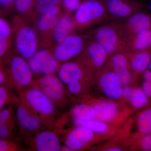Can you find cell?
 Instances as JSON below:
<instances>
[{
    "label": "cell",
    "instance_id": "6da1fadb",
    "mask_svg": "<svg viewBox=\"0 0 151 151\" xmlns=\"http://www.w3.org/2000/svg\"><path fill=\"white\" fill-rule=\"evenodd\" d=\"M19 99L45 126L50 127L57 122V107L43 92L30 86L18 92Z\"/></svg>",
    "mask_w": 151,
    "mask_h": 151
},
{
    "label": "cell",
    "instance_id": "7a4b0ae2",
    "mask_svg": "<svg viewBox=\"0 0 151 151\" xmlns=\"http://www.w3.org/2000/svg\"><path fill=\"white\" fill-rule=\"evenodd\" d=\"M94 40L100 44L109 56L126 51L127 38L122 25L110 24L103 25L94 31Z\"/></svg>",
    "mask_w": 151,
    "mask_h": 151
},
{
    "label": "cell",
    "instance_id": "3957f363",
    "mask_svg": "<svg viewBox=\"0 0 151 151\" xmlns=\"http://www.w3.org/2000/svg\"><path fill=\"white\" fill-rule=\"evenodd\" d=\"M8 58L5 68L11 88L19 92L31 86L33 73L28 63L21 56L14 55Z\"/></svg>",
    "mask_w": 151,
    "mask_h": 151
},
{
    "label": "cell",
    "instance_id": "277c9868",
    "mask_svg": "<svg viewBox=\"0 0 151 151\" xmlns=\"http://www.w3.org/2000/svg\"><path fill=\"white\" fill-rule=\"evenodd\" d=\"M108 16L105 0H86L76 11L75 20L83 26H95Z\"/></svg>",
    "mask_w": 151,
    "mask_h": 151
},
{
    "label": "cell",
    "instance_id": "5b68a950",
    "mask_svg": "<svg viewBox=\"0 0 151 151\" xmlns=\"http://www.w3.org/2000/svg\"><path fill=\"white\" fill-rule=\"evenodd\" d=\"M31 86H35L43 92L55 106L61 107L66 100V93L64 84L58 76L54 74L43 76L33 81Z\"/></svg>",
    "mask_w": 151,
    "mask_h": 151
},
{
    "label": "cell",
    "instance_id": "8992f818",
    "mask_svg": "<svg viewBox=\"0 0 151 151\" xmlns=\"http://www.w3.org/2000/svg\"><path fill=\"white\" fill-rule=\"evenodd\" d=\"M12 102L16 106L15 116L16 123L23 134L31 136L46 127L37 116L22 103L18 96H14Z\"/></svg>",
    "mask_w": 151,
    "mask_h": 151
},
{
    "label": "cell",
    "instance_id": "52a82bcc",
    "mask_svg": "<svg viewBox=\"0 0 151 151\" xmlns=\"http://www.w3.org/2000/svg\"><path fill=\"white\" fill-rule=\"evenodd\" d=\"M28 63L33 73L43 76L54 74L59 68L58 61L45 50L36 52Z\"/></svg>",
    "mask_w": 151,
    "mask_h": 151
},
{
    "label": "cell",
    "instance_id": "ba28073f",
    "mask_svg": "<svg viewBox=\"0 0 151 151\" xmlns=\"http://www.w3.org/2000/svg\"><path fill=\"white\" fill-rule=\"evenodd\" d=\"M55 50L54 56L58 61L66 62L82 51L84 40L77 35H69L65 38Z\"/></svg>",
    "mask_w": 151,
    "mask_h": 151
},
{
    "label": "cell",
    "instance_id": "9c48e42d",
    "mask_svg": "<svg viewBox=\"0 0 151 151\" xmlns=\"http://www.w3.org/2000/svg\"><path fill=\"white\" fill-rule=\"evenodd\" d=\"M29 139V145L36 151H59L62 146L56 133L50 130H41Z\"/></svg>",
    "mask_w": 151,
    "mask_h": 151
},
{
    "label": "cell",
    "instance_id": "30bf717a",
    "mask_svg": "<svg viewBox=\"0 0 151 151\" xmlns=\"http://www.w3.org/2000/svg\"><path fill=\"white\" fill-rule=\"evenodd\" d=\"M15 43L20 56L24 59H30L36 52L37 37L35 31L29 27L20 29L16 37Z\"/></svg>",
    "mask_w": 151,
    "mask_h": 151
},
{
    "label": "cell",
    "instance_id": "8fae6325",
    "mask_svg": "<svg viewBox=\"0 0 151 151\" xmlns=\"http://www.w3.org/2000/svg\"><path fill=\"white\" fill-rule=\"evenodd\" d=\"M99 85L102 92L110 100H118L122 97L124 86L113 70H107L101 75Z\"/></svg>",
    "mask_w": 151,
    "mask_h": 151
},
{
    "label": "cell",
    "instance_id": "7c38bea8",
    "mask_svg": "<svg viewBox=\"0 0 151 151\" xmlns=\"http://www.w3.org/2000/svg\"><path fill=\"white\" fill-rule=\"evenodd\" d=\"M94 133L81 126H76L66 135L64 145L70 151H77L84 148L93 139Z\"/></svg>",
    "mask_w": 151,
    "mask_h": 151
},
{
    "label": "cell",
    "instance_id": "4fadbf2b",
    "mask_svg": "<svg viewBox=\"0 0 151 151\" xmlns=\"http://www.w3.org/2000/svg\"><path fill=\"white\" fill-rule=\"evenodd\" d=\"M122 25L127 39L143 31L151 29V18L145 13L137 12L128 18Z\"/></svg>",
    "mask_w": 151,
    "mask_h": 151
},
{
    "label": "cell",
    "instance_id": "5bb4252c",
    "mask_svg": "<svg viewBox=\"0 0 151 151\" xmlns=\"http://www.w3.org/2000/svg\"><path fill=\"white\" fill-rule=\"evenodd\" d=\"M105 5L108 14L114 19H127L137 12L135 3L130 0H105Z\"/></svg>",
    "mask_w": 151,
    "mask_h": 151
},
{
    "label": "cell",
    "instance_id": "9a60e30c",
    "mask_svg": "<svg viewBox=\"0 0 151 151\" xmlns=\"http://www.w3.org/2000/svg\"><path fill=\"white\" fill-rule=\"evenodd\" d=\"M111 65L113 70L119 76L123 86L129 85L132 80L128 55L119 52L111 55Z\"/></svg>",
    "mask_w": 151,
    "mask_h": 151
},
{
    "label": "cell",
    "instance_id": "2e32d148",
    "mask_svg": "<svg viewBox=\"0 0 151 151\" xmlns=\"http://www.w3.org/2000/svg\"><path fill=\"white\" fill-rule=\"evenodd\" d=\"M92 106L95 111L94 119L107 124L113 122L119 114V106L113 100H101Z\"/></svg>",
    "mask_w": 151,
    "mask_h": 151
},
{
    "label": "cell",
    "instance_id": "e0dca14e",
    "mask_svg": "<svg viewBox=\"0 0 151 151\" xmlns=\"http://www.w3.org/2000/svg\"><path fill=\"white\" fill-rule=\"evenodd\" d=\"M58 76L63 83L67 85L73 81L81 80L84 73L77 63L73 62H65L58 70Z\"/></svg>",
    "mask_w": 151,
    "mask_h": 151
},
{
    "label": "cell",
    "instance_id": "ac0fdd59",
    "mask_svg": "<svg viewBox=\"0 0 151 151\" xmlns=\"http://www.w3.org/2000/svg\"><path fill=\"white\" fill-rule=\"evenodd\" d=\"M151 47V29H149L143 31L127 39L126 51L137 52L148 50Z\"/></svg>",
    "mask_w": 151,
    "mask_h": 151
},
{
    "label": "cell",
    "instance_id": "d6986e66",
    "mask_svg": "<svg viewBox=\"0 0 151 151\" xmlns=\"http://www.w3.org/2000/svg\"><path fill=\"white\" fill-rule=\"evenodd\" d=\"M129 55L130 68L136 73L144 72L151 61V53L148 50L133 52Z\"/></svg>",
    "mask_w": 151,
    "mask_h": 151
},
{
    "label": "cell",
    "instance_id": "ffe728a7",
    "mask_svg": "<svg viewBox=\"0 0 151 151\" xmlns=\"http://www.w3.org/2000/svg\"><path fill=\"white\" fill-rule=\"evenodd\" d=\"M87 52L92 64L97 68L103 67L109 56L103 46L94 40L88 45Z\"/></svg>",
    "mask_w": 151,
    "mask_h": 151
},
{
    "label": "cell",
    "instance_id": "44dd1931",
    "mask_svg": "<svg viewBox=\"0 0 151 151\" xmlns=\"http://www.w3.org/2000/svg\"><path fill=\"white\" fill-rule=\"evenodd\" d=\"M74 25V22L70 17L68 16L63 17L55 27L53 34L54 40L58 43H60L69 35Z\"/></svg>",
    "mask_w": 151,
    "mask_h": 151
},
{
    "label": "cell",
    "instance_id": "7402d4cb",
    "mask_svg": "<svg viewBox=\"0 0 151 151\" xmlns=\"http://www.w3.org/2000/svg\"><path fill=\"white\" fill-rule=\"evenodd\" d=\"M59 9L56 6L43 13L38 22L37 28L40 30L45 31L55 27L58 22L57 17Z\"/></svg>",
    "mask_w": 151,
    "mask_h": 151
},
{
    "label": "cell",
    "instance_id": "603a6c76",
    "mask_svg": "<svg viewBox=\"0 0 151 151\" xmlns=\"http://www.w3.org/2000/svg\"><path fill=\"white\" fill-rule=\"evenodd\" d=\"M73 124L76 126H81L87 128L94 134H105L109 131L108 124L95 119L86 121L74 119Z\"/></svg>",
    "mask_w": 151,
    "mask_h": 151
},
{
    "label": "cell",
    "instance_id": "cb8c5ba5",
    "mask_svg": "<svg viewBox=\"0 0 151 151\" xmlns=\"http://www.w3.org/2000/svg\"><path fill=\"white\" fill-rule=\"evenodd\" d=\"M73 119L86 121L95 118V111L92 105L81 103L73 106L71 110Z\"/></svg>",
    "mask_w": 151,
    "mask_h": 151
},
{
    "label": "cell",
    "instance_id": "d4e9b609",
    "mask_svg": "<svg viewBox=\"0 0 151 151\" xmlns=\"http://www.w3.org/2000/svg\"><path fill=\"white\" fill-rule=\"evenodd\" d=\"M128 101L134 108H141L148 103L149 97L142 89L133 88L132 94Z\"/></svg>",
    "mask_w": 151,
    "mask_h": 151
},
{
    "label": "cell",
    "instance_id": "484cf974",
    "mask_svg": "<svg viewBox=\"0 0 151 151\" xmlns=\"http://www.w3.org/2000/svg\"><path fill=\"white\" fill-rule=\"evenodd\" d=\"M138 127L141 134L145 135L151 133V108L140 113L138 117Z\"/></svg>",
    "mask_w": 151,
    "mask_h": 151
},
{
    "label": "cell",
    "instance_id": "4316f807",
    "mask_svg": "<svg viewBox=\"0 0 151 151\" xmlns=\"http://www.w3.org/2000/svg\"><path fill=\"white\" fill-rule=\"evenodd\" d=\"M11 89L8 86L0 85V111L12 102L14 96L11 94Z\"/></svg>",
    "mask_w": 151,
    "mask_h": 151
},
{
    "label": "cell",
    "instance_id": "83f0119b",
    "mask_svg": "<svg viewBox=\"0 0 151 151\" xmlns=\"http://www.w3.org/2000/svg\"><path fill=\"white\" fill-rule=\"evenodd\" d=\"M16 121L0 126V139L11 140L13 137Z\"/></svg>",
    "mask_w": 151,
    "mask_h": 151
},
{
    "label": "cell",
    "instance_id": "f1b7e54d",
    "mask_svg": "<svg viewBox=\"0 0 151 151\" xmlns=\"http://www.w3.org/2000/svg\"><path fill=\"white\" fill-rule=\"evenodd\" d=\"M61 0H37L36 9L40 13H44L47 11L57 6Z\"/></svg>",
    "mask_w": 151,
    "mask_h": 151
},
{
    "label": "cell",
    "instance_id": "f546056e",
    "mask_svg": "<svg viewBox=\"0 0 151 151\" xmlns=\"http://www.w3.org/2000/svg\"><path fill=\"white\" fill-rule=\"evenodd\" d=\"M15 119L14 113L11 107L0 111V126L16 121Z\"/></svg>",
    "mask_w": 151,
    "mask_h": 151
},
{
    "label": "cell",
    "instance_id": "4dcf8cb0",
    "mask_svg": "<svg viewBox=\"0 0 151 151\" xmlns=\"http://www.w3.org/2000/svg\"><path fill=\"white\" fill-rule=\"evenodd\" d=\"M19 150H20V148L13 141L0 139V151Z\"/></svg>",
    "mask_w": 151,
    "mask_h": 151
},
{
    "label": "cell",
    "instance_id": "1f68e13d",
    "mask_svg": "<svg viewBox=\"0 0 151 151\" xmlns=\"http://www.w3.org/2000/svg\"><path fill=\"white\" fill-rule=\"evenodd\" d=\"M34 0H14V6L16 10L19 12H27L32 6Z\"/></svg>",
    "mask_w": 151,
    "mask_h": 151
},
{
    "label": "cell",
    "instance_id": "d6a6232c",
    "mask_svg": "<svg viewBox=\"0 0 151 151\" xmlns=\"http://www.w3.org/2000/svg\"><path fill=\"white\" fill-rule=\"evenodd\" d=\"M66 85L68 91L73 95H77L79 94L81 92L83 87L81 80L73 81Z\"/></svg>",
    "mask_w": 151,
    "mask_h": 151
},
{
    "label": "cell",
    "instance_id": "836d02e7",
    "mask_svg": "<svg viewBox=\"0 0 151 151\" xmlns=\"http://www.w3.org/2000/svg\"><path fill=\"white\" fill-rule=\"evenodd\" d=\"M11 34L12 30L10 25L4 19L0 17V35L9 38Z\"/></svg>",
    "mask_w": 151,
    "mask_h": 151
},
{
    "label": "cell",
    "instance_id": "e575fe53",
    "mask_svg": "<svg viewBox=\"0 0 151 151\" xmlns=\"http://www.w3.org/2000/svg\"><path fill=\"white\" fill-rule=\"evenodd\" d=\"M9 38L0 35V61L6 54L8 50L9 42Z\"/></svg>",
    "mask_w": 151,
    "mask_h": 151
},
{
    "label": "cell",
    "instance_id": "d590c367",
    "mask_svg": "<svg viewBox=\"0 0 151 151\" xmlns=\"http://www.w3.org/2000/svg\"><path fill=\"white\" fill-rule=\"evenodd\" d=\"M63 5L69 12L76 11L80 6V0H62Z\"/></svg>",
    "mask_w": 151,
    "mask_h": 151
},
{
    "label": "cell",
    "instance_id": "8d00e7d4",
    "mask_svg": "<svg viewBox=\"0 0 151 151\" xmlns=\"http://www.w3.org/2000/svg\"><path fill=\"white\" fill-rule=\"evenodd\" d=\"M0 85H5L10 87L6 68L4 67L3 61H0Z\"/></svg>",
    "mask_w": 151,
    "mask_h": 151
},
{
    "label": "cell",
    "instance_id": "74e56055",
    "mask_svg": "<svg viewBox=\"0 0 151 151\" xmlns=\"http://www.w3.org/2000/svg\"><path fill=\"white\" fill-rule=\"evenodd\" d=\"M141 147L145 150L151 151V133L145 134L140 141Z\"/></svg>",
    "mask_w": 151,
    "mask_h": 151
},
{
    "label": "cell",
    "instance_id": "f35d334b",
    "mask_svg": "<svg viewBox=\"0 0 151 151\" xmlns=\"http://www.w3.org/2000/svg\"><path fill=\"white\" fill-rule=\"evenodd\" d=\"M133 89V88L129 85L124 86L122 91V97L128 101L132 94Z\"/></svg>",
    "mask_w": 151,
    "mask_h": 151
},
{
    "label": "cell",
    "instance_id": "ab89813d",
    "mask_svg": "<svg viewBox=\"0 0 151 151\" xmlns=\"http://www.w3.org/2000/svg\"><path fill=\"white\" fill-rule=\"evenodd\" d=\"M143 92L149 97H151V83L149 81H145L142 84V88Z\"/></svg>",
    "mask_w": 151,
    "mask_h": 151
},
{
    "label": "cell",
    "instance_id": "60d3db41",
    "mask_svg": "<svg viewBox=\"0 0 151 151\" xmlns=\"http://www.w3.org/2000/svg\"><path fill=\"white\" fill-rule=\"evenodd\" d=\"M143 78L145 81H149L151 83V70H145L143 73Z\"/></svg>",
    "mask_w": 151,
    "mask_h": 151
},
{
    "label": "cell",
    "instance_id": "b9f144b4",
    "mask_svg": "<svg viewBox=\"0 0 151 151\" xmlns=\"http://www.w3.org/2000/svg\"><path fill=\"white\" fill-rule=\"evenodd\" d=\"M13 0H0V5H7L12 1Z\"/></svg>",
    "mask_w": 151,
    "mask_h": 151
},
{
    "label": "cell",
    "instance_id": "7bdbcfd3",
    "mask_svg": "<svg viewBox=\"0 0 151 151\" xmlns=\"http://www.w3.org/2000/svg\"><path fill=\"white\" fill-rule=\"evenodd\" d=\"M122 150V149L120 148L116 147L109 148L107 149V150H106V151H120Z\"/></svg>",
    "mask_w": 151,
    "mask_h": 151
},
{
    "label": "cell",
    "instance_id": "ee69618b",
    "mask_svg": "<svg viewBox=\"0 0 151 151\" xmlns=\"http://www.w3.org/2000/svg\"><path fill=\"white\" fill-rule=\"evenodd\" d=\"M149 9L151 13V0H150L149 3Z\"/></svg>",
    "mask_w": 151,
    "mask_h": 151
},
{
    "label": "cell",
    "instance_id": "f6af8a7d",
    "mask_svg": "<svg viewBox=\"0 0 151 151\" xmlns=\"http://www.w3.org/2000/svg\"><path fill=\"white\" fill-rule=\"evenodd\" d=\"M149 69H150V70H151V61L150 63V65H149L148 66Z\"/></svg>",
    "mask_w": 151,
    "mask_h": 151
}]
</instances>
